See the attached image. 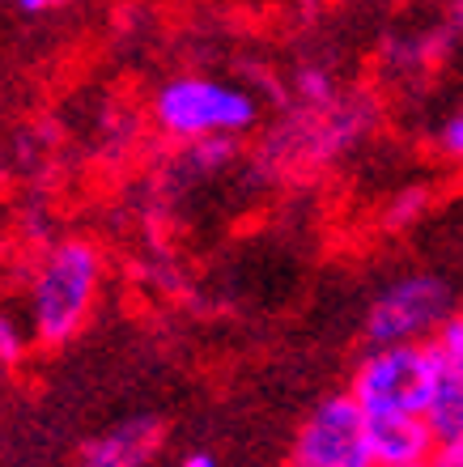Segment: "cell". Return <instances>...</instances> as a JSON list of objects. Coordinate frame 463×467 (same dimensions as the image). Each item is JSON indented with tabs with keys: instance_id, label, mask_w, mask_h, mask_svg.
I'll return each mask as SVG.
<instances>
[{
	"instance_id": "14",
	"label": "cell",
	"mask_w": 463,
	"mask_h": 467,
	"mask_svg": "<svg viewBox=\"0 0 463 467\" xmlns=\"http://www.w3.org/2000/svg\"><path fill=\"white\" fill-rule=\"evenodd\" d=\"M429 467H463V433L459 438H451V442H438V451H434Z\"/></svg>"
},
{
	"instance_id": "4",
	"label": "cell",
	"mask_w": 463,
	"mask_h": 467,
	"mask_svg": "<svg viewBox=\"0 0 463 467\" xmlns=\"http://www.w3.org/2000/svg\"><path fill=\"white\" fill-rule=\"evenodd\" d=\"M438 353L434 345H387L366 348L353 369L349 391L370 417L374 412H426L429 391L438 382Z\"/></svg>"
},
{
	"instance_id": "10",
	"label": "cell",
	"mask_w": 463,
	"mask_h": 467,
	"mask_svg": "<svg viewBox=\"0 0 463 467\" xmlns=\"http://www.w3.org/2000/svg\"><path fill=\"white\" fill-rule=\"evenodd\" d=\"M429 345H434V353L442 357V366L455 369V374L463 379V310H451V319L434 332Z\"/></svg>"
},
{
	"instance_id": "11",
	"label": "cell",
	"mask_w": 463,
	"mask_h": 467,
	"mask_svg": "<svg viewBox=\"0 0 463 467\" xmlns=\"http://www.w3.org/2000/svg\"><path fill=\"white\" fill-rule=\"evenodd\" d=\"M26 348H30V336H26V327L13 315H5L0 310V366H17L26 357Z\"/></svg>"
},
{
	"instance_id": "5",
	"label": "cell",
	"mask_w": 463,
	"mask_h": 467,
	"mask_svg": "<svg viewBox=\"0 0 463 467\" xmlns=\"http://www.w3.org/2000/svg\"><path fill=\"white\" fill-rule=\"evenodd\" d=\"M285 467H374L370 417L353 391L328 395L310 408L289 442Z\"/></svg>"
},
{
	"instance_id": "17",
	"label": "cell",
	"mask_w": 463,
	"mask_h": 467,
	"mask_svg": "<svg viewBox=\"0 0 463 467\" xmlns=\"http://www.w3.org/2000/svg\"><path fill=\"white\" fill-rule=\"evenodd\" d=\"M451 26L455 30H463V0H455L451 5Z\"/></svg>"
},
{
	"instance_id": "1",
	"label": "cell",
	"mask_w": 463,
	"mask_h": 467,
	"mask_svg": "<svg viewBox=\"0 0 463 467\" xmlns=\"http://www.w3.org/2000/svg\"><path fill=\"white\" fill-rule=\"evenodd\" d=\"M102 285V255L86 238L47 246L30 281V323L43 345H64L86 327Z\"/></svg>"
},
{
	"instance_id": "6",
	"label": "cell",
	"mask_w": 463,
	"mask_h": 467,
	"mask_svg": "<svg viewBox=\"0 0 463 467\" xmlns=\"http://www.w3.org/2000/svg\"><path fill=\"white\" fill-rule=\"evenodd\" d=\"M370 451H374V467H429L438 438L429 433L421 412H374Z\"/></svg>"
},
{
	"instance_id": "7",
	"label": "cell",
	"mask_w": 463,
	"mask_h": 467,
	"mask_svg": "<svg viewBox=\"0 0 463 467\" xmlns=\"http://www.w3.org/2000/svg\"><path fill=\"white\" fill-rule=\"evenodd\" d=\"M162 451V420L158 417H128L102 438L86 442L77 467H149Z\"/></svg>"
},
{
	"instance_id": "12",
	"label": "cell",
	"mask_w": 463,
	"mask_h": 467,
	"mask_svg": "<svg viewBox=\"0 0 463 467\" xmlns=\"http://www.w3.org/2000/svg\"><path fill=\"white\" fill-rule=\"evenodd\" d=\"M426 209H429V192L426 187H408V192H400V196L391 200L387 222L391 225H408V222H416Z\"/></svg>"
},
{
	"instance_id": "2",
	"label": "cell",
	"mask_w": 463,
	"mask_h": 467,
	"mask_svg": "<svg viewBox=\"0 0 463 467\" xmlns=\"http://www.w3.org/2000/svg\"><path fill=\"white\" fill-rule=\"evenodd\" d=\"M256 119V99L213 77H174L153 94V123L162 128V136H171L179 145L213 140V136L234 140V136L251 132Z\"/></svg>"
},
{
	"instance_id": "3",
	"label": "cell",
	"mask_w": 463,
	"mask_h": 467,
	"mask_svg": "<svg viewBox=\"0 0 463 467\" xmlns=\"http://www.w3.org/2000/svg\"><path fill=\"white\" fill-rule=\"evenodd\" d=\"M451 310L455 297L442 276L408 272V276H395L374 294L366 319H362V340H366V348L426 345V340H434L442 323L451 319Z\"/></svg>"
},
{
	"instance_id": "13",
	"label": "cell",
	"mask_w": 463,
	"mask_h": 467,
	"mask_svg": "<svg viewBox=\"0 0 463 467\" xmlns=\"http://www.w3.org/2000/svg\"><path fill=\"white\" fill-rule=\"evenodd\" d=\"M438 149H442V158L463 161V111L451 115V119L438 128Z\"/></svg>"
},
{
	"instance_id": "15",
	"label": "cell",
	"mask_w": 463,
	"mask_h": 467,
	"mask_svg": "<svg viewBox=\"0 0 463 467\" xmlns=\"http://www.w3.org/2000/svg\"><path fill=\"white\" fill-rule=\"evenodd\" d=\"M26 13H51V9H64V5H73V0H17Z\"/></svg>"
},
{
	"instance_id": "16",
	"label": "cell",
	"mask_w": 463,
	"mask_h": 467,
	"mask_svg": "<svg viewBox=\"0 0 463 467\" xmlns=\"http://www.w3.org/2000/svg\"><path fill=\"white\" fill-rule=\"evenodd\" d=\"M179 467H217V459H213V455H187Z\"/></svg>"
},
{
	"instance_id": "8",
	"label": "cell",
	"mask_w": 463,
	"mask_h": 467,
	"mask_svg": "<svg viewBox=\"0 0 463 467\" xmlns=\"http://www.w3.org/2000/svg\"><path fill=\"white\" fill-rule=\"evenodd\" d=\"M421 417H426L429 433H434L438 442H451V438H459L463 433V379L455 374V369H447V366L438 369V382H434L429 404H426Z\"/></svg>"
},
{
	"instance_id": "9",
	"label": "cell",
	"mask_w": 463,
	"mask_h": 467,
	"mask_svg": "<svg viewBox=\"0 0 463 467\" xmlns=\"http://www.w3.org/2000/svg\"><path fill=\"white\" fill-rule=\"evenodd\" d=\"M293 89H298V102H302V107H331V102H341L336 77H331L328 68H298Z\"/></svg>"
}]
</instances>
